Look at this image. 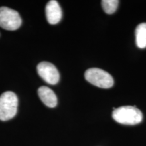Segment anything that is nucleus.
Returning <instances> with one entry per match:
<instances>
[{"label":"nucleus","instance_id":"1","mask_svg":"<svg viewBox=\"0 0 146 146\" xmlns=\"http://www.w3.org/2000/svg\"><path fill=\"white\" fill-rule=\"evenodd\" d=\"M112 118L122 125H135L142 121L143 114L136 107L125 106L115 109L112 112Z\"/></svg>","mask_w":146,"mask_h":146},{"label":"nucleus","instance_id":"5","mask_svg":"<svg viewBox=\"0 0 146 146\" xmlns=\"http://www.w3.org/2000/svg\"><path fill=\"white\" fill-rule=\"evenodd\" d=\"M36 70L39 75L46 83L50 85H56L59 82L60 73L56 67L52 63L47 62H40Z\"/></svg>","mask_w":146,"mask_h":146},{"label":"nucleus","instance_id":"7","mask_svg":"<svg viewBox=\"0 0 146 146\" xmlns=\"http://www.w3.org/2000/svg\"><path fill=\"white\" fill-rule=\"evenodd\" d=\"M38 95L44 104L50 108H54L58 104V99L55 93L49 87L42 86L38 89Z\"/></svg>","mask_w":146,"mask_h":146},{"label":"nucleus","instance_id":"8","mask_svg":"<svg viewBox=\"0 0 146 146\" xmlns=\"http://www.w3.org/2000/svg\"><path fill=\"white\" fill-rule=\"evenodd\" d=\"M136 44L139 48L146 47V23H141L137 27L135 30Z\"/></svg>","mask_w":146,"mask_h":146},{"label":"nucleus","instance_id":"4","mask_svg":"<svg viewBox=\"0 0 146 146\" xmlns=\"http://www.w3.org/2000/svg\"><path fill=\"white\" fill-rule=\"evenodd\" d=\"M22 20L17 11L8 7H0V27L8 31L16 30L21 27Z\"/></svg>","mask_w":146,"mask_h":146},{"label":"nucleus","instance_id":"9","mask_svg":"<svg viewBox=\"0 0 146 146\" xmlns=\"http://www.w3.org/2000/svg\"><path fill=\"white\" fill-rule=\"evenodd\" d=\"M119 1L118 0H103L102 5L104 10L106 14H112L116 12Z\"/></svg>","mask_w":146,"mask_h":146},{"label":"nucleus","instance_id":"3","mask_svg":"<svg viewBox=\"0 0 146 146\" xmlns=\"http://www.w3.org/2000/svg\"><path fill=\"white\" fill-rule=\"evenodd\" d=\"M85 79L89 83L100 88L108 89L114 85V78L108 72L98 68H91L85 73Z\"/></svg>","mask_w":146,"mask_h":146},{"label":"nucleus","instance_id":"6","mask_svg":"<svg viewBox=\"0 0 146 146\" xmlns=\"http://www.w3.org/2000/svg\"><path fill=\"white\" fill-rule=\"evenodd\" d=\"M45 13L47 22L51 25H56L61 21L62 12L59 3L56 0H51L47 3Z\"/></svg>","mask_w":146,"mask_h":146},{"label":"nucleus","instance_id":"2","mask_svg":"<svg viewBox=\"0 0 146 146\" xmlns=\"http://www.w3.org/2000/svg\"><path fill=\"white\" fill-rule=\"evenodd\" d=\"M18 98L12 91H6L0 96V120L7 121L17 113Z\"/></svg>","mask_w":146,"mask_h":146}]
</instances>
